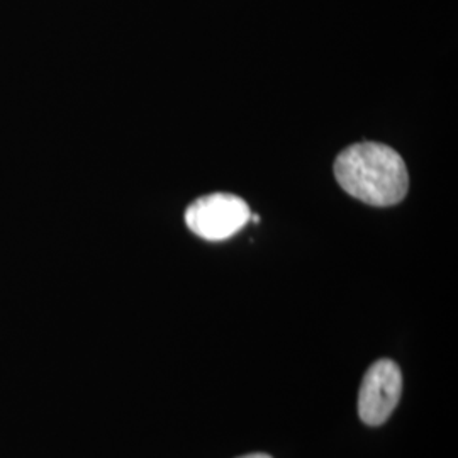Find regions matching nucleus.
I'll list each match as a JSON object with an SVG mask.
<instances>
[{
  "instance_id": "nucleus-4",
  "label": "nucleus",
  "mask_w": 458,
  "mask_h": 458,
  "mask_svg": "<svg viewBox=\"0 0 458 458\" xmlns=\"http://www.w3.org/2000/svg\"><path fill=\"white\" fill-rule=\"evenodd\" d=\"M240 458H272L270 455H265V454H251V455H245V457Z\"/></svg>"
},
{
  "instance_id": "nucleus-1",
  "label": "nucleus",
  "mask_w": 458,
  "mask_h": 458,
  "mask_svg": "<svg viewBox=\"0 0 458 458\" xmlns=\"http://www.w3.org/2000/svg\"><path fill=\"white\" fill-rule=\"evenodd\" d=\"M335 177L344 192L378 208L401 202L410 187L408 168L401 155L372 141L342 151L335 162Z\"/></svg>"
},
{
  "instance_id": "nucleus-3",
  "label": "nucleus",
  "mask_w": 458,
  "mask_h": 458,
  "mask_svg": "<svg viewBox=\"0 0 458 458\" xmlns=\"http://www.w3.org/2000/svg\"><path fill=\"white\" fill-rule=\"evenodd\" d=\"M403 374L393 360H378L367 370L359 394V414L369 426L384 425L399 404Z\"/></svg>"
},
{
  "instance_id": "nucleus-2",
  "label": "nucleus",
  "mask_w": 458,
  "mask_h": 458,
  "mask_svg": "<svg viewBox=\"0 0 458 458\" xmlns=\"http://www.w3.org/2000/svg\"><path fill=\"white\" fill-rule=\"evenodd\" d=\"M250 216V208L242 197L209 194L187 208L185 223L197 236L208 242H223L243 228Z\"/></svg>"
}]
</instances>
